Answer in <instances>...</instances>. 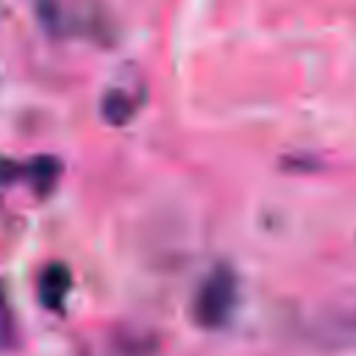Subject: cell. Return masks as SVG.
<instances>
[{"instance_id":"5","label":"cell","mask_w":356,"mask_h":356,"mask_svg":"<svg viewBox=\"0 0 356 356\" xmlns=\"http://www.w3.org/2000/svg\"><path fill=\"white\" fill-rule=\"evenodd\" d=\"M11 339H14L11 314H8V306H6V298H3V289H0V345H8Z\"/></svg>"},{"instance_id":"4","label":"cell","mask_w":356,"mask_h":356,"mask_svg":"<svg viewBox=\"0 0 356 356\" xmlns=\"http://www.w3.org/2000/svg\"><path fill=\"white\" fill-rule=\"evenodd\" d=\"M131 114H134V103H131V97L125 92H117V89L106 92V97H103V117L108 122L122 125L125 120H131Z\"/></svg>"},{"instance_id":"3","label":"cell","mask_w":356,"mask_h":356,"mask_svg":"<svg viewBox=\"0 0 356 356\" xmlns=\"http://www.w3.org/2000/svg\"><path fill=\"white\" fill-rule=\"evenodd\" d=\"M58 172H61V167H58L56 159H36V161L28 167V181H31V186H33L39 195H47V192L53 189Z\"/></svg>"},{"instance_id":"2","label":"cell","mask_w":356,"mask_h":356,"mask_svg":"<svg viewBox=\"0 0 356 356\" xmlns=\"http://www.w3.org/2000/svg\"><path fill=\"white\" fill-rule=\"evenodd\" d=\"M70 289V273L61 267V264H50L44 273H42V281H39V298L47 309H58L64 295Z\"/></svg>"},{"instance_id":"1","label":"cell","mask_w":356,"mask_h":356,"mask_svg":"<svg viewBox=\"0 0 356 356\" xmlns=\"http://www.w3.org/2000/svg\"><path fill=\"white\" fill-rule=\"evenodd\" d=\"M234 306H236V275L225 264H220L203 278L195 295V320L203 328H222Z\"/></svg>"}]
</instances>
